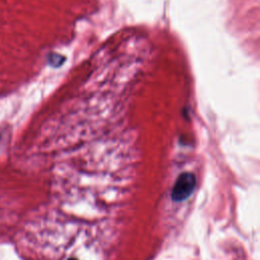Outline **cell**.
<instances>
[{"label":"cell","instance_id":"1","mask_svg":"<svg viewBox=\"0 0 260 260\" xmlns=\"http://www.w3.org/2000/svg\"><path fill=\"white\" fill-rule=\"evenodd\" d=\"M196 178L192 173H182L172 190V198L174 201L186 200L194 191Z\"/></svg>","mask_w":260,"mask_h":260},{"label":"cell","instance_id":"2","mask_svg":"<svg viewBox=\"0 0 260 260\" xmlns=\"http://www.w3.org/2000/svg\"><path fill=\"white\" fill-rule=\"evenodd\" d=\"M68 260H75V259H68Z\"/></svg>","mask_w":260,"mask_h":260}]
</instances>
